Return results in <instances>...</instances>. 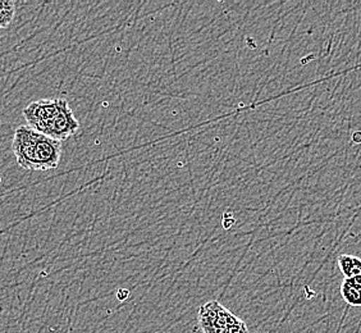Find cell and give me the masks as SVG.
Segmentation results:
<instances>
[{
	"instance_id": "cell-1",
	"label": "cell",
	"mask_w": 361,
	"mask_h": 333,
	"mask_svg": "<svg viewBox=\"0 0 361 333\" xmlns=\"http://www.w3.org/2000/svg\"><path fill=\"white\" fill-rule=\"evenodd\" d=\"M199 323L202 333H249L246 323L218 301H209L200 308Z\"/></svg>"
},
{
	"instance_id": "cell-2",
	"label": "cell",
	"mask_w": 361,
	"mask_h": 333,
	"mask_svg": "<svg viewBox=\"0 0 361 333\" xmlns=\"http://www.w3.org/2000/svg\"><path fill=\"white\" fill-rule=\"evenodd\" d=\"M42 133L30 126H20L14 132L12 150L18 166L28 171H36V152Z\"/></svg>"
},
{
	"instance_id": "cell-3",
	"label": "cell",
	"mask_w": 361,
	"mask_h": 333,
	"mask_svg": "<svg viewBox=\"0 0 361 333\" xmlns=\"http://www.w3.org/2000/svg\"><path fill=\"white\" fill-rule=\"evenodd\" d=\"M61 104L62 99H42L30 103L22 113L27 122V126L34 128L35 131L49 136L51 123L56 119Z\"/></svg>"
},
{
	"instance_id": "cell-4",
	"label": "cell",
	"mask_w": 361,
	"mask_h": 333,
	"mask_svg": "<svg viewBox=\"0 0 361 333\" xmlns=\"http://www.w3.org/2000/svg\"><path fill=\"white\" fill-rule=\"evenodd\" d=\"M62 157V141L42 135L36 152V171L56 169Z\"/></svg>"
},
{
	"instance_id": "cell-5",
	"label": "cell",
	"mask_w": 361,
	"mask_h": 333,
	"mask_svg": "<svg viewBox=\"0 0 361 333\" xmlns=\"http://www.w3.org/2000/svg\"><path fill=\"white\" fill-rule=\"evenodd\" d=\"M78 128H80V123L76 117L73 116V111L71 109L68 102L62 99L61 108L51 123L49 138L63 141V140L68 139L70 136H73Z\"/></svg>"
},
{
	"instance_id": "cell-6",
	"label": "cell",
	"mask_w": 361,
	"mask_h": 333,
	"mask_svg": "<svg viewBox=\"0 0 361 333\" xmlns=\"http://www.w3.org/2000/svg\"><path fill=\"white\" fill-rule=\"evenodd\" d=\"M341 295L348 305L361 308V287L356 285L354 278H345L341 284Z\"/></svg>"
},
{
	"instance_id": "cell-7",
	"label": "cell",
	"mask_w": 361,
	"mask_h": 333,
	"mask_svg": "<svg viewBox=\"0 0 361 333\" xmlns=\"http://www.w3.org/2000/svg\"><path fill=\"white\" fill-rule=\"evenodd\" d=\"M338 267L345 278H355L361 276V258L342 254L338 257Z\"/></svg>"
},
{
	"instance_id": "cell-8",
	"label": "cell",
	"mask_w": 361,
	"mask_h": 333,
	"mask_svg": "<svg viewBox=\"0 0 361 333\" xmlns=\"http://www.w3.org/2000/svg\"><path fill=\"white\" fill-rule=\"evenodd\" d=\"M16 16V3L13 0L0 1V28H7L14 20Z\"/></svg>"
},
{
	"instance_id": "cell-9",
	"label": "cell",
	"mask_w": 361,
	"mask_h": 333,
	"mask_svg": "<svg viewBox=\"0 0 361 333\" xmlns=\"http://www.w3.org/2000/svg\"><path fill=\"white\" fill-rule=\"evenodd\" d=\"M354 281L356 282V285H359L361 287V276H359V277H355Z\"/></svg>"
}]
</instances>
